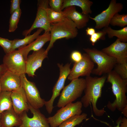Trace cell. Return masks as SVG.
I'll list each match as a JSON object with an SVG mask.
<instances>
[{"label": "cell", "mask_w": 127, "mask_h": 127, "mask_svg": "<svg viewBox=\"0 0 127 127\" xmlns=\"http://www.w3.org/2000/svg\"><path fill=\"white\" fill-rule=\"evenodd\" d=\"M93 2L89 0H64L61 10L70 6H77L80 7L82 11L81 13L86 15H89L92 12L91 7Z\"/></svg>", "instance_id": "cell-21"}, {"label": "cell", "mask_w": 127, "mask_h": 127, "mask_svg": "<svg viewBox=\"0 0 127 127\" xmlns=\"http://www.w3.org/2000/svg\"><path fill=\"white\" fill-rule=\"evenodd\" d=\"M114 70L122 79H127V62L123 64L117 63Z\"/></svg>", "instance_id": "cell-29"}, {"label": "cell", "mask_w": 127, "mask_h": 127, "mask_svg": "<svg viewBox=\"0 0 127 127\" xmlns=\"http://www.w3.org/2000/svg\"><path fill=\"white\" fill-rule=\"evenodd\" d=\"M21 2L20 0H12L10 9V13L12 14L14 11L20 8V4Z\"/></svg>", "instance_id": "cell-34"}, {"label": "cell", "mask_w": 127, "mask_h": 127, "mask_svg": "<svg viewBox=\"0 0 127 127\" xmlns=\"http://www.w3.org/2000/svg\"><path fill=\"white\" fill-rule=\"evenodd\" d=\"M107 82L112 85L113 92L115 99L112 103L109 101L107 108L112 111L116 109L120 111L127 106L126 93L127 90V79H122L115 71L112 70L108 74Z\"/></svg>", "instance_id": "cell-2"}, {"label": "cell", "mask_w": 127, "mask_h": 127, "mask_svg": "<svg viewBox=\"0 0 127 127\" xmlns=\"http://www.w3.org/2000/svg\"><path fill=\"white\" fill-rule=\"evenodd\" d=\"M86 31L87 35L90 36L93 35L95 32V29L91 28L88 27L86 29Z\"/></svg>", "instance_id": "cell-35"}, {"label": "cell", "mask_w": 127, "mask_h": 127, "mask_svg": "<svg viewBox=\"0 0 127 127\" xmlns=\"http://www.w3.org/2000/svg\"><path fill=\"white\" fill-rule=\"evenodd\" d=\"M102 30L106 33L109 38H111L115 36L119 39L121 42L126 43L127 41V26L119 30H115L109 26L103 28Z\"/></svg>", "instance_id": "cell-23"}, {"label": "cell", "mask_w": 127, "mask_h": 127, "mask_svg": "<svg viewBox=\"0 0 127 127\" xmlns=\"http://www.w3.org/2000/svg\"><path fill=\"white\" fill-rule=\"evenodd\" d=\"M12 108L15 111L20 115L29 110V105L24 91L21 87L12 91L11 95Z\"/></svg>", "instance_id": "cell-16"}, {"label": "cell", "mask_w": 127, "mask_h": 127, "mask_svg": "<svg viewBox=\"0 0 127 127\" xmlns=\"http://www.w3.org/2000/svg\"><path fill=\"white\" fill-rule=\"evenodd\" d=\"M71 64L67 63L64 66L62 64H57L60 70L59 77L53 88L51 98L48 101H45L44 103L47 111L49 114H51L52 111L54 108L53 104L55 99L60 95V91L64 87L66 80L71 71Z\"/></svg>", "instance_id": "cell-10"}, {"label": "cell", "mask_w": 127, "mask_h": 127, "mask_svg": "<svg viewBox=\"0 0 127 127\" xmlns=\"http://www.w3.org/2000/svg\"><path fill=\"white\" fill-rule=\"evenodd\" d=\"M119 127H127V119L125 117L122 118Z\"/></svg>", "instance_id": "cell-36"}, {"label": "cell", "mask_w": 127, "mask_h": 127, "mask_svg": "<svg viewBox=\"0 0 127 127\" xmlns=\"http://www.w3.org/2000/svg\"><path fill=\"white\" fill-rule=\"evenodd\" d=\"M13 43V40L0 37V45L3 48L6 54L11 51Z\"/></svg>", "instance_id": "cell-30"}, {"label": "cell", "mask_w": 127, "mask_h": 127, "mask_svg": "<svg viewBox=\"0 0 127 127\" xmlns=\"http://www.w3.org/2000/svg\"><path fill=\"white\" fill-rule=\"evenodd\" d=\"M64 0H49V5L52 10L60 12L62 11L61 9Z\"/></svg>", "instance_id": "cell-32"}, {"label": "cell", "mask_w": 127, "mask_h": 127, "mask_svg": "<svg viewBox=\"0 0 127 127\" xmlns=\"http://www.w3.org/2000/svg\"><path fill=\"white\" fill-rule=\"evenodd\" d=\"M21 13V11L20 8L16 10L11 14L9 22V32H13L17 28L18 23Z\"/></svg>", "instance_id": "cell-28"}, {"label": "cell", "mask_w": 127, "mask_h": 127, "mask_svg": "<svg viewBox=\"0 0 127 127\" xmlns=\"http://www.w3.org/2000/svg\"><path fill=\"white\" fill-rule=\"evenodd\" d=\"M108 55L115 58L117 63L127 62V43L121 42L117 38L111 45L101 50Z\"/></svg>", "instance_id": "cell-15"}, {"label": "cell", "mask_w": 127, "mask_h": 127, "mask_svg": "<svg viewBox=\"0 0 127 127\" xmlns=\"http://www.w3.org/2000/svg\"><path fill=\"white\" fill-rule=\"evenodd\" d=\"M51 38L46 49L48 52L53 46L57 40L63 38L73 39L78 34V30L74 22L66 18L63 21L51 24L50 31Z\"/></svg>", "instance_id": "cell-3"}, {"label": "cell", "mask_w": 127, "mask_h": 127, "mask_svg": "<svg viewBox=\"0 0 127 127\" xmlns=\"http://www.w3.org/2000/svg\"><path fill=\"white\" fill-rule=\"evenodd\" d=\"M106 33L102 30L95 32L93 35L90 36L89 40L92 45L94 46L98 40H105L106 39Z\"/></svg>", "instance_id": "cell-31"}, {"label": "cell", "mask_w": 127, "mask_h": 127, "mask_svg": "<svg viewBox=\"0 0 127 127\" xmlns=\"http://www.w3.org/2000/svg\"></svg>", "instance_id": "cell-42"}, {"label": "cell", "mask_w": 127, "mask_h": 127, "mask_svg": "<svg viewBox=\"0 0 127 127\" xmlns=\"http://www.w3.org/2000/svg\"><path fill=\"white\" fill-rule=\"evenodd\" d=\"M83 106L81 101L69 103L57 111L53 116L47 118L51 127H57L62 123L73 116L81 114Z\"/></svg>", "instance_id": "cell-6"}, {"label": "cell", "mask_w": 127, "mask_h": 127, "mask_svg": "<svg viewBox=\"0 0 127 127\" xmlns=\"http://www.w3.org/2000/svg\"><path fill=\"white\" fill-rule=\"evenodd\" d=\"M2 91L1 90V83L0 82V92Z\"/></svg>", "instance_id": "cell-41"}, {"label": "cell", "mask_w": 127, "mask_h": 127, "mask_svg": "<svg viewBox=\"0 0 127 127\" xmlns=\"http://www.w3.org/2000/svg\"><path fill=\"white\" fill-rule=\"evenodd\" d=\"M71 81L63 89L57 104V107H64L81 96L86 86L85 79L78 78Z\"/></svg>", "instance_id": "cell-5"}, {"label": "cell", "mask_w": 127, "mask_h": 127, "mask_svg": "<svg viewBox=\"0 0 127 127\" xmlns=\"http://www.w3.org/2000/svg\"><path fill=\"white\" fill-rule=\"evenodd\" d=\"M43 30L42 29L39 28L32 34L28 35L25 36L24 38L23 39H14L13 40V44L11 51L30 44L37 38Z\"/></svg>", "instance_id": "cell-22"}, {"label": "cell", "mask_w": 127, "mask_h": 127, "mask_svg": "<svg viewBox=\"0 0 127 127\" xmlns=\"http://www.w3.org/2000/svg\"><path fill=\"white\" fill-rule=\"evenodd\" d=\"M51 38L50 32H44L42 35H39L30 44L18 49L23 54L26 61L29 52L31 51H37L42 48L47 42L50 41Z\"/></svg>", "instance_id": "cell-19"}, {"label": "cell", "mask_w": 127, "mask_h": 127, "mask_svg": "<svg viewBox=\"0 0 127 127\" xmlns=\"http://www.w3.org/2000/svg\"><path fill=\"white\" fill-rule=\"evenodd\" d=\"M94 63L86 53L82 55V58L79 62L75 63L68 76L70 81L78 78L80 76H88L92 74L94 69Z\"/></svg>", "instance_id": "cell-12"}, {"label": "cell", "mask_w": 127, "mask_h": 127, "mask_svg": "<svg viewBox=\"0 0 127 127\" xmlns=\"http://www.w3.org/2000/svg\"><path fill=\"white\" fill-rule=\"evenodd\" d=\"M71 60L75 63L80 61L82 58V55L79 51L75 50L72 51L70 55Z\"/></svg>", "instance_id": "cell-33"}, {"label": "cell", "mask_w": 127, "mask_h": 127, "mask_svg": "<svg viewBox=\"0 0 127 127\" xmlns=\"http://www.w3.org/2000/svg\"><path fill=\"white\" fill-rule=\"evenodd\" d=\"M122 114L124 115V116L127 117V106H125L122 109L121 111Z\"/></svg>", "instance_id": "cell-38"}, {"label": "cell", "mask_w": 127, "mask_h": 127, "mask_svg": "<svg viewBox=\"0 0 127 127\" xmlns=\"http://www.w3.org/2000/svg\"><path fill=\"white\" fill-rule=\"evenodd\" d=\"M62 11L66 18L74 22L77 29L86 27L90 19L89 15L83 14L78 12L75 6L66 8Z\"/></svg>", "instance_id": "cell-17"}, {"label": "cell", "mask_w": 127, "mask_h": 127, "mask_svg": "<svg viewBox=\"0 0 127 127\" xmlns=\"http://www.w3.org/2000/svg\"><path fill=\"white\" fill-rule=\"evenodd\" d=\"M2 91H11L21 87L20 75L7 70L0 78Z\"/></svg>", "instance_id": "cell-18"}, {"label": "cell", "mask_w": 127, "mask_h": 127, "mask_svg": "<svg viewBox=\"0 0 127 127\" xmlns=\"http://www.w3.org/2000/svg\"><path fill=\"white\" fill-rule=\"evenodd\" d=\"M1 114L0 113V127H2L1 122Z\"/></svg>", "instance_id": "cell-40"}, {"label": "cell", "mask_w": 127, "mask_h": 127, "mask_svg": "<svg viewBox=\"0 0 127 127\" xmlns=\"http://www.w3.org/2000/svg\"><path fill=\"white\" fill-rule=\"evenodd\" d=\"M83 50L89 56L92 61L96 64L97 67L94 69L92 74L101 76L108 74L117 63L116 59L101 51L95 48H84Z\"/></svg>", "instance_id": "cell-4"}, {"label": "cell", "mask_w": 127, "mask_h": 127, "mask_svg": "<svg viewBox=\"0 0 127 127\" xmlns=\"http://www.w3.org/2000/svg\"><path fill=\"white\" fill-rule=\"evenodd\" d=\"M107 78L106 75H103L99 77H92L90 75L86 76L85 79L86 85L84 91L85 94L81 101L83 106L85 108L91 103L93 112L97 116H102L105 112L103 109H98L96 103L101 96L102 88Z\"/></svg>", "instance_id": "cell-1"}, {"label": "cell", "mask_w": 127, "mask_h": 127, "mask_svg": "<svg viewBox=\"0 0 127 127\" xmlns=\"http://www.w3.org/2000/svg\"><path fill=\"white\" fill-rule=\"evenodd\" d=\"M3 63L7 70L20 75L25 74L26 61L18 49L6 54Z\"/></svg>", "instance_id": "cell-8"}, {"label": "cell", "mask_w": 127, "mask_h": 127, "mask_svg": "<svg viewBox=\"0 0 127 127\" xmlns=\"http://www.w3.org/2000/svg\"><path fill=\"white\" fill-rule=\"evenodd\" d=\"M87 115V114L85 113L75 115L64 121L57 127H74L86 119Z\"/></svg>", "instance_id": "cell-25"}, {"label": "cell", "mask_w": 127, "mask_h": 127, "mask_svg": "<svg viewBox=\"0 0 127 127\" xmlns=\"http://www.w3.org/2000/svg\"><path fill=\"white\" fill-rule=\"evenodd\" d=\"M1 122L3 127H18L22 123L20 115L15 111L13 108L1 113Z\"/></svg>", "instance_id": "cell-20"}, {"label": "cell", "mask_w": 127, "mask_h": 127, "mask_svg": "<svg viewBox=\"0 0 127 127\" xmlns=\"http://www.w3.org/2000/svg\"><path fill=\"white\" fill-rule=\"evenodd\" d=\"M46 11L50 24L62 21L66 18L62 11L60 12H56L49 7L46 9Z\"/></svg>", "instance_id": "cell-26"}, {"label": "cell", "mask_w": 127, "mask_h": 127, "mask_svg": "<svg viewBox=\"0 0 127 127\" xmlns=\"http://www.w3.org/2000/svg\"><path fill=\"white\" fill-rule=\"evenodd\" d=\"M49 5V0H38L37 11L34 21L29 29L23 32V35L26 36L30 35L33 30L36 28L42 29L44 32H50L51 24L48 21L46 11Z\"/></svg>", "instance_id": "cell-7"}, {"label": "cell", "mask_w": 127, "mask_h": 127, "mask_svg": "<svg viewBox=\"0 0 127 127\" xmlns=\"http://www.w3.org/2000/svg\"><path fill=\"white\" fill-rule=\"evenodd\" d=\"M110 24L113 26L124 27L127 25V14H120L119 13L115 14L111 20Z\"/></svg>", "instance_id": "cell-27"}, {"label": "cell", "mask_w": 127, "mask_h": 127, "mask_svg": "<svg viewBox=\"0 0 127 127\" xmlns=\"http://www.w3.org/2000/svg\"><path fill=\"white\" fill-rule=\"evenodd\" d=\"M122 118L121 116H120L119 117L116 121V123L117 125L114 127H119V125L121 122Z\"/></svg>", "instance_id": "cell-39"}, {"label": "cell", "mask_w": 127, "mask_h": 127, "mask_svg": "<svg viewBox=\"0 0 127 127\" xmlns=\"http://www.w3.org/2000/svg\"><path fill=\"white\" fill-rule=\"evenodd\" d=\"M21 87L23 88L28 104L37 109L42 107L45 101L40 97L39 92L35 83L28 80L25 74L20 75Z\"/></svg>", "instance_id": "cell-9"}, {"label": "cell", "mask_w": 127, "mask_h": 127, "mask_svg": "<svg viewBox=\"0 0 127 127\" xmlns=\"http://www.w3.org/2000/svg\"><path fill=\"white\" fill-rule=\"evenodd\" d=\"M7 71L6 68L3 64L0 65V78Z\"/></svg>", "instance_id": "cell-37"}, {"label": "cell", "mask_w": 127, "mask_h": 127, "mask_svg": "<svg viewBox=\"0 0 127 127\" xmlns=\"http://www.w3.org/2000/svg\"><path fill=\"white\" fill-rule=\"evenodd\" d=\"M48 52L42 48L39 50L33 51L28 56L26 62V72L29 77H33L36 71L41 66L43 60L48 57Z\"/></svg>", "instance_id": "cell-14"}, {"label": "cell", "mask_w": 127, "mask_h": 127, "mask_svg": "<svg viewBox=\"0 0 127 127\" xmlns=\"http://www.w3.org/2000/svg\"><path fill=\"white\" fill-rule=\"evenodd\" d=\"M123 5L121 3L117 2L116 0H111L108 7L94 17L90 16V19L95 22V28L100 29L109 26L110 20L115 14L121 11Z\"/></svg>", "instance_id": "cell-11"}, {"label": "cell", "mask_w": 127, "mask_h": 127, "mask_svg": "<svg viewBox=\"0 0 127 127\" xmlns=\"http://www.w3.org/2000/svg\"><path fill=\"white\" fill-rule=\"evenodd\" d=\"M12 91H1L0 92V113L12 108L11 98Z\"/></svg>", "instance_id": "cell-24"}, {"label": "cell", "mask_w": 127, "mask_h": 127, "mask_svg": "<svg viewBox=\"0 0 127 127\" xmlns=\"http://www.w3.org/2000/svg\"><path fill=\"white\" fill-rule=\"evenodd\" d=\"M29 110L33 115L32 118L28 116L26 111L20 115L22 121L21 125L15 127H51L47 118L39 109L34 108L29 104Z\"/></svg>", "instance_id": "cell-13"}]
</instances>
